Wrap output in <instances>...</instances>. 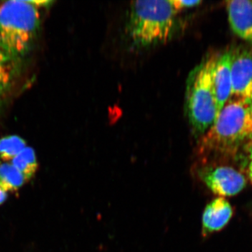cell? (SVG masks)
Segmentation results:
<instances>
[{"label":"cell","mask_w":252,"mask_h":252,"mask_svg":"<svg viewBox=\"0 0 252 252\" xmlns=\"http://www.w3.org/2000/svg\"><path fill=\"white\" fill-rule=\"evenodd\" d=\"M172 4L176 9L179 11H183L184 9H189V8L194 7V6H198L201 4L202 1L199 0L195 1H183V0H172Z\"/></svg>","instance_id":"cell-14"},{"label":"cell","mask_w":252,"mask_h":252,"mask_svg":"<svg viewBox=\"0 0 252 252\" xmlns=\"http://www.w3.org/2000/svg\"><path fill=\"white\" fill-rule=\"evenodd\" d=\"M39 10L29 1H4L0 4V50L13 60L31 47L39 28Z\"/></svg>","instance_id":"cell-3"},{"label":"cell","mask_w":252,"mask_h":252,"mask_svg":"<svg viewBox=\"0 0 252 252\" xmlns=\"http://www.w3.org/2000/svg\"><path fill=\"white\" fill-rule=\"evenodd\" d=\"M7 198V193L0 187V205L4 203Z\"/></svg>","instance_id":"cell-16"},{"label":"cell","mask_w":252,"mask_h":252,"mask_svg":"<svg viewBox=\"0 0 252 252\" xmlns=\"http://www.w3.org/2000/svg\"><path fill=\"white\" fill-rule=\"evenodd\" d=\"M179 14L172 0L132 1L126 27L131 46L145 49L167 42L180 30Z\"/></svg>","instance_id":"cell-1"},{"label":"cell","mask_w":252,"mask_h":252,"mask_svg":"<svg viewBox=\"0 0 252 252\" xmlns=\"http://www.w3.org/2000/svg\"><path fill=\"white\" fill-rule=\"evenodd\" d=\"M231 53V97L252 100V47H239Z\"/></svg>","instance_id":"cell-6"},{"label":"cell","mask_w":252,"mask_h":252,"mask_svg":"<svg viewBox=\"0 0 252 252\" xmlns=\"http://www.w3.org/2000/svg\"><path fill=\"white\" fill-rule=\"evenodd\" d=\"M250 177H251V180L252 181V149L251 152V157H250Z\"/></svg>","instance_id":"cell-17"},{"label":"cell","mask_w":252,"mask_h":252,"mask_svg":"<svg viewBox=\"0 0 252 252\" xmlns=\"http://www.w3.org/2000/svg\"><path fill=\"white\" fill-rule=\"evenodd\" d=\"M232 215L233 210L228 200L223 197L212 200L203 212L204 236L221 230L228 223Z\"/></svg>","instance_id":"cell-9"},{"label":"cell","mask_w":252,"mask_h":252,"mask_svg":"<svg viewBox=\"0 0 252 252\" xmlns=\"http://www.w3.org/2000/svg\"><path fill=\"white\" fill-rule=\"evenodd\" d=\"M231 51L217 57L213 72L212 84L216 99L217 116L232 96Z\"/></svg>","instance_id":"cell-7"},{"label":"cell","mask_w":252,"mask_h":252,"mask_svg":"<svg viewBox=\"0 0 252 252\" xmlns=\"http://www.w3.org/2000/svg\"><path fill=\"white\" fill-rule=\"evenodd\" d=\"M252 140V100L231 97L202 136L199 154L206 157L235 152Z\"/></svg>","instance_id":"cell-2"},{"label":"cell","mask_w":252,"mask_h":252,"mask_svg":"<svg viewBox=\"0 0 252 252\" xmlns=\"http://www.w3.org/2000/svg\"><path fill=\"white\" fill-rule=\"evenodd\" d=\"M27 147L26 142L17 135H10L0 139V159L7 162Z\"/></svg>","instance_id":"cell-12"},{"label":"cell","mask_w":252,"mask_h":252,"mask_svg":"<svg viewBox=\"0 0 252 252\" xmlns=\"http://www.w3.org/2000/svg\"><path fill=\"white\" fill-rule=\"evenodd\" d=\"M217 57L207 58L193 69L187 81V116L194 133L203 136L217 117L212 72Z\"/></svg>","instance_id":"cell-4"},{"label":"cell","mask_w":252,"mask_h":252,"mask_svg":"<svg viewBox=\"0 0 252 252\" xmlns=\"http://www.w3.org/2000/svg\"><path fill=\"white\" fill-rule=\"evenodd\" d=\"M13 59L0 50V94L8 89L14 76Z\"/></svg>","instance_id":"cell-13"},{"label":"cell","mask_w":252,"mask_h":252,"mask_svg":"<svg viewBox=\"0 0 252 252\" xmlns=\"http://www.w3.org/2000/svg\"><path fill=\"white\" fill-rule=\"evenodd\" d=\"M226 9L230 28L236 35L252 47V1H226Z\"/></svg>","instance_id":"cell-8"},{"label":"cell","mask_w":252,"mask_h":252,"mask_svg":"<svg viewBox=\"0 0 252 252\" xmlns=\"http://www.w3.org/2000/svg\"><path fill=\"white\" fill-rule=\"evenodd\" d=\"M26 180L22 173L11 163L7 162L0 164V187L7 193L17 190Z\"/></svg>","instance_id":"cell-11"},{"label":"cell","mask_w":252,"mask_h":252,"mask_svg":"<svg viewBox=\"0 0 252 252\" xmlns=\"http://www.w3.org/2000/svg\"><path fill=\"white\" fill-rule=\"evenodd\" d=\"M11 163L22 173L26 182L31 180L38 169L35 152L31 147H26L22 152L11 160Z\"/></svg>","instance_id":"cell-10"},{"label":"cell","mask_w":252,"mask_h":252,"mask_svg":"<svg viewBox=\"0 0 252 252\" xmlns=\"http://www.w3.org/2000/svg\"><path fill=\"white\" fill-rule=\"evenodd\" d=\"M201 180L214 193L232 196L240 193L246 185L245 176L228 166H207L198 172Z\"/></svg>","instance_id":"cell-5"},{"label":"cell","mask_w":252,"mask_h":252,"mask_svg":"<svg viewBox=\"0 0 252 252\" xmlns=\"http://www.w3.org/2000/svg\"><path fill=\"white\" fill-rule=\"evenodd\" d=\"M32 4L35 6L36 7L39 8L40 6H49V4H51L52 1H29Z\"/></svg>","instance_id":"cell-15"}]
</instances>
